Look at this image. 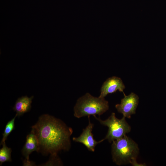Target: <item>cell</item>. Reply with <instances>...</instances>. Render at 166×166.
<instances>
[{
	"instance_id": "cell-6",
	"label": "cell",
	"mask_w": 166,
	"mask_h": 166,
	"mask_svg": "<svg viewBox=\"0 0 166 166\" xmlns=\"http://www.w3.org/2000/svg\"><path fill=\"white\" fill-rule=\"evenodd\" d=\"M89 117L88 116L89 122L88 125L85 128L83 129L82 132L79 136L73 137V140L74 141L82 144L89 151L94 152L97 145L104 140L102 139L97 141L94 139L92 133L94 124L91 122Z\"/></svg>"
},
{
	"instance_id": "cell-7",
	"label": "cell",
	"mask_w": 166,
	"mask_h": 166,
	"mask_svg": "<svg viewBox=\"0 0 166 166\" xmlns=\"http://www.w3.org/2000/svg\"><path fill=\"white\" fill-rule=\"evenodd\" d=\"M125 86L121 79L113 76L107 79L103 83L101 89V94L99 97L104 98L109 94L116 92L118 90L123 92Z\"/></svg>"
},
{
	"instance_id": "cell-2",
	"label": "cell",
	"mask_w": 166,
	"mask_h": 166,
	"mask_svg": "<svg viewBox=\"0 0 166 166\" xmlns=\"http://www.w3.org/2000/svg\"><path fill=\"white\" fill-rule=\"evenodd\" d=\"M111 146L112 159L117 165H121L136 161L139 153L137 144L126 135L113 141Z\"/></svg>"
},
{
	"instance_id": "cell-9",
	"label": "cell",
	"mask_w": 166,
	"mask_h": 166,
	"mask_svg": "<svg viewBox=\"0 0 166 166\" xmlns=\"http://www.w3.org/2000/svg\"><path fill=\"white\" fill-rule=\"evenodd\" d=\"M33 98V96L28 97L26 96L18 99L13 108L14 111L16 112L17 116L22 115L30 110L32 100Z\"/></svg>"
},
{
	"instance_id": "cell-8",
	"label": "cell",
	"mask_w": 166,
	"mask_h": 166,
	"mask_svg": "<svg viewBox=\"0 0 166 166\" xmlns=\"http://www.w3.org/2000/svg\"><path fill=\"white\" fill-rule=\"evenodd\" d=\"M39 150L38 139L35 135L31 132L27 136L26 143L22 151L25 157L24 164L26 166L33 164V163L29 160V156L32 152L34 151L39 152Z\"/></svg>"
},
{
	"instance_id": "cell-4",
	"label": "cell",
	"mask_w": 166,
	"mask_h": 166,
	"mask_svg": "<svg viewBox=\"0 0 166 166\" xmlns=\"http://www.w3.org/2000/svg\"><path fill=\"white\" fill-rule=\"evenodd\" d=\"M93 116L101 124L108 128L107 133L103 139V140H107L109 142L111 143L123 137L131 131V127L124 117L118 119L116 117L115 113H112L108 119L103 120L96 115Z\"/></svg>"
},
{
	"instance_id": "cell-10",
	"label": "cell",
	"mask_w": 166,
	"mask_h": 166,
	"mask_svg": "<svg viewBox=\"0 0 166 166\" xmlns=\"http://www.w3.org/2000/svg\"><path fill=\"white\" fill-rule=\"evenodd\" d=\"M2 148L0 149V165L6 162H11V154L12 150L8 147L5 143L2 144Z\"/></svg>"
},
{
	"instance_id": "cell-11",
	"label": "cell",
	"mask_w": 166,
	"mask_h": 166,
	"mask_svg": "<svg viewBox=\"0 0 166 166\" xmlns=\"http://www.w3.org/2000/svg\"><path fill=\"white\" fill-rule=\"evenodd\" d=\"M17 116L16 114L14 117L9 121L6 124L4 133L2 134L3 138L0 144L5 143V141L7 137L14 128L15 120L16 117Z\"/></svg>"
},
{
	"instance_id": "cell-1",
	"label": "cell",
	"mask_w": 166,
	"mask_h": 166,
	"mask_svg": "<svg viewBox=\"0 0 166 166\" xmlns=\"http://www.w3.org/2000/svg\"><path fill=\"white\" fill-rule=\"evenodd\" d=\"M32 128L31 132L38 141L39 151L41 150L43 153L56 156L60 151L70 149V137L73 131L60 120L44 114L39 117Z\"/></svg>"
},
{
	"instance_id": "cell-5",
	"label": "cell",
	"mask_w": 166,
	"mask_h": 166,
	"mask_svg": "<svg viewBox=\"0 0 166 166\" xmlns=\"http://www.w3.org/2000/svg\"><path fill=\"white\" fill-rule=\"evenodd\" d=\"M123 93L124 98L121 100L120 104L116 105L117 111L122 113L123 117L130 118L131 115L136 113V111L139 103V97L133 93L126 96Z\"/></svg>"
},
{
	"instance_id": "cell-3",
	"label": "cell",
	"mask_w": 166,
	"mask_h": 166,
	"mask_svg": "<svg viewBox=\"0 0 166 166\" xmlns=\"http://www.w3.org/2000/svg\"><path fill=\"white\" fill-rule=\"evenodd\" d=\"M109 109L108 102L104 98L94 97L87 93L77 100L74 107V115L78 118L91 115L100 116Z\"/></svg>"
}]
</instances>
